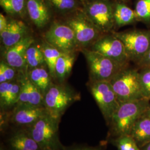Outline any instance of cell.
I'll return each mask as SVG.
<instances>
[{"instance_id": "obj_5", "label": "cell", "mask_w": 150, "mask_h": 150, "mask_svg": "<svg viewBox=\"0 0 150 150\" xmlns=\"http://www.w3.org/2000/svg\"><path fill=\"white\" fill-rule=\"evenodd\" d=\"M113 34L123 43L130 61L139 64L150 49V30L132 29Z\"/></svg>"}, {"instance_id": "obj_24", "label": "cell", "mask_w": 150, "mask_h": 150, "mask_svg": "<svg viewBox=\"0 0 150 150\" xmlns=\"http://www.w3.org/2000/svg\"><path fill=\"white\" fill-rule=\"evenodd\" d=\"M43 52L45 64L52 79L55 80V66L59 56L64 52H61L57 48H55L43 40L41 45Z\"/></svg>"}, {"instance_id": "obj_15", "label": "cell", "mask_w": 150, "mask_h": 150, "mask_svg": "<svg viewBox=\"0 0 150 150\" xmlns=\"http://www.w3.org/2000/svg\"><path fill=\"white\" fill-rule=\"evenodd\" d=\"M30 35L29 29L23 22L13 18L8 19L7 27L0 32L1 42L5 49L19 42Z\"/></svg>"}, {"instance_id": "obj_22", "label": "cell", "mask_w": 150, "mask_h": 150, "mask_svg": "<svg viewBox=\"0 0 150 150\" xmlns=\"http://www.w3.org/2000/svg\"><path fill=\"white\" fill-rule=\"evenodd\" d=\"M113 18L115 27L131 25L137 20L134 11L122 3L113 6Z\"/></svg>"}, {"instance_id": "obj_32", "label": "cell", "mask_w": 150, "mask_h": 150, "mask_svg": "<svg viewBox=\"0 0 150 150\" xmlns=\"http://www.w3.org/2000/svg\"><path fill=\"white\" fill-rule=\"evenodd\" d=\"M8 22V19L2 13L0 14V32H2L7 27Z\"/></svg>"}, {"instance_id": "obj_36", "label": "cell", "mask_w": 150, "mask_h": 150, "mask_svg": "<svg viewBox=\"0 0 150 150\" xmlns=\"http://www.w3.org/2000/svg\"><path fill=\"white\" fill-rule=\"evenodd\" d=\"M0 150H4V149L2 147V146L1 147V149H0Z\"/></svg>"}, {"instance_id": "obj_20", "label": "cell", "mask_w": 150, "mask_h": 150, "mask_svg": "<svg viewBox=\"0 0 150 150\" xmlns=\"http://www.w3.org/2000/svg\"><path fill=\"white\" fill-rule=\"evenodd\" d=\"M28 75L33 83L41 92L44 96L53 83V79L46 64L28 70Z\"/></svg>"}, {"instance_id": "obj_14", "label": "cell", "mask_w": 150, "mask_h": 150, "mask_svg": "<svg viewBox=\"0 0 150 150\" xmlns=\"http://www.w3.org/2000/svg\"><path fill=\"white\" fill-rule=\"evenodd\" d=\"M35 42V39L28 35L19 42L6 49L4 60L18 71L28 69L26 61V54L28 48Z\"/></svg>"}, {"instance_id": "obj_29", "label": "cell", "mask_w": 150, "mask_h": 150, "mask_svg": "<svg viewBox=\"0 0 150 150\" xmlns=\"http://www.w3.org/2000/svg\"><path fill=\"white\" fill-rule=\"evenodd\" d=\"M19 71L8 64L5 60L0 63V83L9 82L17 79Z\"/></svg>"}, {"instance_id": "obj_12", "label": "cell", "mask_w": 150, "mask_h": 150, "mask_svg": "<svg viewBox=\"0 0 150 150\" xmlns=\"http://www.w3.org/2000/svg\"><path fill=\"white\" fill-rule=\"evenodd\" d=\"M47 113L44 106L17 104L12 109L10 120L17 125L28 127Z\"/></svg>"}, {"instance_id": "obj_7", "label": "cell", "mask_w": 150, "mask_h": 150, "mask_svg": "<svg viewBox=\"0 0 150 150\" xmlns=\"http://www.w3.org/2000/svg\"><path fill=\"white\" fill-rule=\"evenodd\" d=\"M82 10L103 34L114 31L113 5L109 0H83Z\"/></svg>"}, {"instance_id": "obj_19", "label": "cell", "mask_w": 150, "mask_h": 150, "mask_svg": "<svg viewBox=\"0 0 150 150\" xmlns=\"http://www.w3.org/2000/svg\"><path fill=\"white\" fill-rule=\"evenodd\" d=\"M8 145L11 150H42L27 129L14 133L8 139Z\"/></svg>"}, {"instance_id": "obj_37", "label": "cell", "mask_w": 150, "mask_h": 150, "mask_svg": "<svg viewBox=\"0 0 150 150\" xmlns=\"http://www.w3.org/2000/svg\"><path fill=\"white\" fill-rule=\"evenodd\" d=\"M47 150V149H42V150Z\"/></svg>"}, {"instance_id": "obj_30", "label": "cell", "mask_w": 150, "mask_h": 150, "mask_svg": "<svg viewBox=\"0 0 150 150\" xmlns=\"http://www.w3.org/2000/svg\"><path fill=\"white\" fill-rule=\"evenodd\" d=\"M139 80L144 97L150 101V67H139Z\"/></svg>"}, {"instance_id": "obj_35", "label": "cell", "mask_w": 150, "mask_h": 150, "mask_svg": "<svg viewBox=\"0 0 150 150\" xmlns=\"http://www.w3.org/2000/svg\"><path fill=\"white\" fill-rule=\"evenodd\" d=\"M145 114H146V115H147L148 116H149L150 117V108H149V109L146 112Z\"/></svg>"}, {"instance_id": "obj_23", "label": "cell", "mask_w": 150, "mask_h": 150, "mask_svg": "<svg viewBox=\"0 0 150 150\" xmlns=\"http://www.w3.org/2000/svg\"><path fill=\"white\" fill-rule=\"evenodd\" d=\"M49 7L56 12L64 15H70L82 8L83 0H45Z\"/></svg>"}, {"instance_id": "obj_2", "label": "cell", "mask_w": 150, "mask_h": 150, "mask_svg": "<svg viewBox=\"0 0 150 150\" xmlns=\"http://www.w3.org/2000/svg\"><path fill=\"white\" fill-rule=\"evenodd\" d=\"M120 103L145 98L142 92L139 71L125 67L110 81Z\"/></svg>"}, {"instance_id": "obj_17", "label": "cell", "mask_w": 150, "mask_h": 150, "mask_svg": "<svg viewBox=\"0 0 150 150\" xmlns=\"http://www.w3.org/2000/svg\"><path fill=\"white\" fill-rule=\"evenodd\" d=\"M20 83L15 80L0 83V107L2 111H8L16 106L20 93Z\"/></svg>"}, {"instance_id": "obj_21", "label": "cell", "mask_w": 150, "mask_h": 150, "mask_svg": "<svg viewBox=\"0 0 150 150\" xmlns=\"http://www.w3.org/2000/svg\"><path fill=\"white\" fill-rule=\"evenodd\" d=\"M76 59L75 52L63 53L57 59L55 66V80L64 83L69 76Z\"/></svg>"}, {"instance_id": "obj_13", "label": "cell", "mask_w": 150, "mask_h": 150, "mask_svg": "<svg viewBox=\"0 0 150 150\" xmlns=\"http://www.w3.org/2000/svg\"><path fill=\"white\" fill-rule=\"evenodd\" d=\"M17 79L20 83V93L17 104L44 106V96L28 75V69L20 71Z\"/></svg>"}, {"instance_id": "obj_33", "label": "cell", "mask_w": 150, "mask_h": 150, "mask_svg": "<svg viewBox=\"0 0 150 150\" xmlns=\"http://www.w3.org/2000/svg\"><path fill=\"white\" fill-rule=\"evenodd\" d=\"M100 150L96 147H77L75 148L72 150Z\"/></svg>"}, {"instance_id": "obj_26", "label": "cell", "mask_w": 150, "mask_h": 150, "mask_svg": "<svg viewBox=\"0 0 150 150\" xmlns=\"http://www.w3.org/2000/svg\"><path fill=\"white\" fill-rule=\"evenodd\" d=\"M26 61L28 70L45 64L43 52L41 46L32 43L28 48L26 54Z\"/></svg>"}, {"instance_id": "obj_8", "label": "cell", "mask_w": 150, "mask_h": 150, "mask_svg": "<svg viewBox=\"0 0 150 150\" xmlns=\"http://www.w3.org/2000/svg\"><path fill=\"white\" fill-rule=\"evenodd\" d=\"M64 22L73 30L80 50L90 48L103 35L86 16L82 8L70 15Z\"/></svg>"}, {"instance_id": "obj_27", "label": "cell", "mask_w": 150, "mask_h": 150, "mask_svg": "<svg viewBox=\"0 0 150 150\" xmlns=\"http://www.w3.org/2000/svg\"><path fill=\"white\" fill-rule=\"evenodd\" d=\"M134 12L137 20L150 24V0H139L136 5Z\"/></svg>"}, {"instance_id": "obj_1", "label": "cell", "mask_w": 150, "mask_h": 150, "mask_svg": "<svg viewBox=\"0 0 150 150\" xmlns=\"http://www.w3.org/2000/svg\"><path fill=\"white\" fill-rule=\"evenodd\" d=\"M150 101L142 98L120 103L108 123L110 134L116 137L129 135L135 122L150 108Z\"/></svg>"}, {"instance_id": "obj_34", "label": "cell", "mask_w": 150, "mask_h": 150, "mask_svg": "<svg viewBox=\"0 0 150 150\" xmlns=\"http://www.w3.org/2000/svg\"><path fill=\"white\" fill-rule=\"evenodd\" d=\"M141 150H150V142L147 145H145L141 149Z\"/></svg>"}, {"instance_id": "obj_3", "label": "cell", "mask_w": 150, "mask_h": 150, "mask_svg": "<svg viewBox=\"0 0 150 150\" xmlns=\"http://www.w3.org/2000/svg\"><path fill=\"white\" fill-rule=\"evenodd\" d=\"M80 99V94L69 86L53 83L44 96V106L51 115L61 119L67 109Z\"/></svg>"}, {"instance_id": "obj_9", "label": "cell", "mask_w": 150, "mask_h": 150, "mask_svg": "<svg viewBox=\"0 0 150 150\" xmlns=\"http://www.w3.org/2000/svg\"><path fill=\"white\" fill-rule=\"evenodd\" d=\"M88 87L102 115L108 124L120 105L110 81H90Z\"/></svg>"}, {"instance_id": "obj_28", "label": "cell", "mask_w": 150, "mask_h": 150, "mask_svg": "<svg viewBox=\"0 0 150 150\" xmlns=\"http://www.w3.org/2000/svg\"><path fill=\"white\" fill-rule=\"evenodd\" d=\"M113 142L118 150H141L134 139L129 134L117 137Z\"/></svg>"}, {"instance_id": "obj_10", "label": "cell", "mask_w": 150, "mask_h": 150, "mask_svg": "<svg viewBox=\"0 0 150 150\" xmlns=\"http://www.w3.org/2000/svg\"><path fill=\"white\" fill-rule=\"evenodd\" d=\"M44 40L64 53L80 50L75 33L66 22H54L45 32Z\"/></svg>"}, {"instance_id": "obj_18", "label": "cell", "mask_w": 150, "mask_h": 150, "mask_svg": "<svg viewBox=\"0 0 150 150\" xmlns=\"http://www.w3.org/2000/svg\"><path fill=\"white\" fill-rule=\"evenodd\" d=\"M146 113V112H145ZM129 135L134 139L139 148L150 142V117L143 115L135 122Z\"/></svg>"}, {"instance_id": "obj_6", "label": "cell", "mask_w": 150, "mask_h": 150, "mask_svg": "<svg viewBox=\"0 0 150 150\" xmlns=\"http://www.w3.org/2000/svg\"><path fill=\"white\" fill-rule=\"evenodd\" d=\"M80 51L84 54L87 62L90 81H110L126 67L88 48H82Z\"/></svg>"}, {"instance_id": "obj_11", "label": "cell", "mask_w": 150, "mask_h": 150, "mask_svg": "<svg viewBox=\"0 0 150 150\" xmlns=\"http://www.w3.org/2000/svg\"><path fill=\"white\" fill-rule=\"evenodd\" d=\"M122 66H128L129 59L124 45L112 33L103 34L90 48Z\"/></svg>"}, {"instance_id": "obj_25", "label": "cell", "mask_w": 150, "mask_h": 150, "mask_svg": "<svg viewBox=\"0 0 150 150\" xmlns=\"http://www.w3.org/2000/svg\"><path fill=\"white\" fill-rule=\"evenodd\" d=\"M0 5L10 16L24 18L27 15L26 0H0Z\"/></svg>"}, {"instance_id": "obj_31", "label": "cell", "mask_w": 150, "mask_h": 150, "mask_svg": "<svg viewBox=\"0 0 150 150\" xmlns=\"http://www.w3.org/2000/svg\"><path fill=\"white\" fill-rule=\"evenodd\" d=\"M137 66H139V67H150V49Z\"/></svg>"}, {"instance_id": "obj_16", "label": "cell", "mask_w": 150, "mask_h": 150, "mask_svg": "<svg viewBox=\"0 0 150 150\" xmlns=\"http://www.w3.org/2000/svg\"><path fill=\"white\" fill-rule=\"evenodd\" d=\"M28 15L35 26L43 28L50 21L49 6L45 0H26Z\"/></svg>"}, {"instance_id": "obj_4", "label": "cell", "mask_w": 150, "mask_h": 150, "mask_svg": "<svg viewBox=\"0 0 150 150\" xmlns=\"http://www.w3.org/2000/svg\"><path fill=\"white\" fill-rule=\"evenodd\" d=\"M60 120L49 113L38 120L27 130L41 149H59L61 147L59 137Z\"/></svg>"}]
</instances>
